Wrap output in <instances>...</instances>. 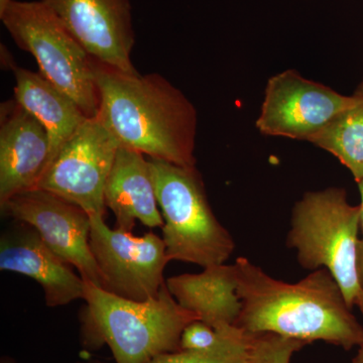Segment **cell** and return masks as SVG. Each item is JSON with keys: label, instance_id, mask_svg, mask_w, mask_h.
<instances>
[{"label": "cell", "instance_id": "cell-1", "mask_svg": "<svg viewBox=\"0 0 363 363\" xmlns=\"http://www.w3.org/2000/svg\"><path fill=\"white\" fill-rule=\"evenodd\" d=\"M236 326L250 335L276 334L306 343L314 341L350 350L363 342V327L326 269L295 284L272 278L245 257H238Z\"/></svg>", "mask_w": 363, "mask_h": 363}, {"label": "cell", "instance_id": "cell-2", "mask_svg": "<svg viewBox=\"0 0 363 363\" xmlns=\"http://www.w3.org/2000/svg\"><path fill=\"white\" fill-rule=\"evenodd\" d=\"M97 117L121 145L150 159L196 167L198 113L181 90L157 73L130 74L93 59Z\"/></svg>", "mask_w": 363, "mask_h": 363}, {"label": "cell", "instance_id": "cell-3", "mask_svg": "<svg viewBox=\"0 0 363 363\" xmlns=\"http://www.w3.org/2000/svg\"><path fill=\"white\" fill-rule=\"evenodd\" d=\"M83 335L92 348L107 344L116 363H149L181 350L184 329L198 318L182 307L166 283L155 297L131 301L85 281Z\"/></svg>", "mask_w": 363, "mask_h": 363}, {"label": "cell", "instance_id": "cell-4", "mask_svg": "<svg viewBox=\"0 0 363 363\" xmlns=\"http://www.w3.org/2000/svg\"><path fill=\"white\" fill-rule=\"evenodd\" d=\"M360 226L362 206L351 205L344 189L330 187L307 192L296 203L286 238L303 269L330 272L351 309L362 294L357 272Z\"/></svg>", "mask_w": 363, "mask_h": 363}, {"label": "cell", "instance_id": "cell-5", "mask_svg": "<svg viewBox=\"0 0 363 363\" xmlns=\"http://www.w3.org/2000/svg\"><path fill=\"white\" fill-rule=\"evenodd\" d=\"M149 162L169 262L203 267L225 264L235 243L212 211L199 171L160 160L150 159Z\"/></svg>", "mask_w": 363, "mask_h": 363}, {"label": "cell", "instance_id": "cell-6", "mask_svg": "<svg viewBox=\"0 0 363 363\" xmlns=\"http://www.w3.org/2000/svg\"><path fill=\"white\" fill-rule=\"evenodd\" d=\"M0 20L20 49L33 55L47 80L86 116H97L99 92L93 59L42 0L6 2L0 6Z\"/></svg>", "mask_w": 363, "mask_h": 363}, {"label": "cell", "instance_id": "cell-7", "mask_svg": "<svg viewBox=\"0 0 363 363\" xmlns=\"http://www.w3.org/2000/svg\"><path fill=\"white\" fill-rule=\"evenodd\" d=\"M121 143L97 116L89 117L61 147L38 187L85 210L105 215V187Z\"/></svg>", "mask_w": 363, "mask_h": 363}, {"label": "cell", "instance_id": "cell-8", "mask_svg": "<svg viewBox=\"0 0 363 363\" xmlns=\"http://www.w3.org/2000/svg\"><path fill=\"white\" fill-rule=\"evenodd\" d=\"M90 245L102 276L101 289L131 301L155 297L166 283L169 262L164 240L154 233L135 238L112 229L104 216H90Z\"/></svg>", "mask_w": 363, "mask_h": 363}, {"label": "cell", "instance_id": "cell-9", "mask_svg": "<svg viewBox=\"0 0 363 363\" xmlns=\"http://www.w3.org/2000/svg\"><path fill=\"white\" fill-rule=\"evenodd\" d=\"M358 101L354 95L346 96L297 71L286 70L267 81L255 125L262 135L310 142L334 117Z\"/></svg>", "mask_w": 363, "mask_h": 363}, {"label": "cell", "instance_id": "cell-10", "mask_svg": "<svg viewBox=\"0 0 363 363\" xmlns=\"http://www.w3.org/2000/svg\"><path fill=\"white\" fill-rule=\"evenodd\" d=\"M2 213L33 226L52 252L78 269L85 281H104L90 245V215L64 198L35 188L0 206Z\"/></svg>", "mask_w": 363, "mask_h": 363}, {"label": "cell", "instance_id": "cell-11", "mask_svg": "<svg viewBox=\"0 0 363 363\" xmlns=\"http://www.w3.org/2000/svg\"><path fill=\"white\" fill-rule=\"evenodd\" d=\"M91 58L125 73L135 44L130 0H42Z\"/></svg>", "mask_w": 363, "mask_h": 363}, {"label": "cell", "instance_id": "cell-12", "mask_svg": "<svg viewBox=\"0 0 363 363\" xmlns=\"http://www.w3.org/2000/svg\"><path fill=\"white\" fill-rule=\"evenodd\" d=\"M50 160L43 124L16 99L0 107V206L38 187Z\"/></svg>", "mask_w": 363, "mask_h": 363}, {"label": "cell", "instance_id": "cell-13", "mask_svg": "<svg viewBox=\"0 0 363 363\" xmlns=\"http://www.w3.org/2000/svg\"><path fill=\"white\" fill-rule=\"evenodd\" d=\"M16 222L0 240V269L37 281L48 307H63L84 300L85 281L75 274L74 267L52 252L33 226Z\"/></svg>", "mask_w": 363, "mask_h": 363}, {"label": "cell", "instance_id": "cell-14", "mask_svg": "<svg viewBox=\"0 0 363 363\" xmlns=\"http://www.w3.org/2000/svg\"><path fill=\"white\" fill-rule=\"evenodd\" d=\"M105 205L119 230L133 233L136 220L150 228L164 225L149 160L142 152L119 147L105 187Z\"/></svg>", "mask_w": 363, "mask_h": 363}, {"label": "cell", "instance_id": "cell-15", "mask_svg": "<svg viewBox=\"0 0 363 363\" xmlns=\"http://www.w3.org/2000/svg\"><path fill=\"white\" fill-rule=\"evenodd\" d=\"M166 285L177 302L200 321L217 330L238 324L241 302L235 264H214L199 274L171 277Z\"/></svg>", "mask_w": 363, "mask_h": 363}, {"label": "cell", "instance_id": "cell-16", "mask_svg": "<svg viewBox=\"0 0 363 363\" xmlns=\"http://www.w3.org/2000/svg\"><path fill=\"white\" fill-rule=\"evenodd\" d=\"M13 72L16 77L14 99L43 124L49 135V167L61 147L89 116L42 74L18 66Z\"/></svg>", "mask_w": 363, "mask_h": 363}, {"label": "cell", "instance_id": "cell-17", "mask_svg": "<svg viewBox=\"0 0 363 363\" xmlns=\"http://www.w3.org/2000/svg\"><path fill=\"white\" fill-rule=\"evenodd\" d=\"M358 98L357 104L334 117L309 142L337 157L357 184L363 181V98Z\"/></svg>", "mask_w": 363, "mask_h": 363}, {"label": "cell", "instance_id": "cell-18", "mask_svg": "<svg viewBox=\"0 0 363 363\" xmlns=\"http://www.w3.org/2000/svg\"><path fill=\"white\" fill-rule=\"evenodd\" d=\"M252 335L240 330L209 351L179 350L157 355L149 363H250Z\"/></svg>", "mask_w": 363, "mask_h": 363}, {"label": "cell", "instance_id": "cell-19", "mask_svg": "<svg viewBox=\"0 0 363 363\" xmlns=\"http://www.w3.org/2000/svg\"><path fill=\"white\" fill-rule=\"evenodd\" d=\"M307 344L276 334L252 335L250 363H291L294 353Z\"/></svg>", "mask_w": 363, "mask_h": 363}, {"label": "cell", "instance_id": "cell-20", "mask_svg": "<svg viewBox=\"0 0 363 363\" xmlns=\"http://www.w3.org/2000/svg\"><path fill=\"white\" fill-rule=\"evenodd\" d=\"M240 330L236 326L217 330L200 320H196L184 329L181 337V350L209 351L218 347Z\"/></svg>", "mask_w": 363, "mask_h": 363}, {"label": "cell", "instance_id": "cell-21", "mask_svg": "<svg viewBox=\"0 0 363 363\" xmlns=\"http://www.w3.org/2000/svg\"><path fill=\"white\" fill-rule=\"evenodd\" d=\"M358 188H359L360 196H362V226H360V231H362V238L358 240L357 250V272L358 283H359L360 290L363 296V181L358 183Z\"/></svg>", "mask_w": 363, "mask_h": 363}, {"label": "cell", "instance_id": "cell-22", "mask_svg": "<svg viewBox=\"0 0 363 363\" xmlns=\"http://www.w3.org/2000/svg\"><path fill=\"white\" fill-rule=\"evenodd\" d=\"M357 306H358L363 315V296H360L359 298H358ZM351 363H363V342L358 346L357 355L353 358Z\"/></svg>", "mask_w": 363, "mask_h": 363}, {"label": "cell", "instance_id": "cell-23", "mask_svg": "<svg viewBox=\"0 0 363 363\" xmlns=\"http://www.w3.org/2000/svg\"><path fill=\"white\" fill-rule=\"evenodd\" d=\"M354 96L363 98V79L360 84L357 86V90L354 92Z\"/></svg>", "mask_w": 363, "mask_h": 363}, {"label": "cell", "instance_id": "cell-24", "mask_svg": "<svg viewBox=\"0 0 363 363\" xmlns=\"http://www.w3.org/2000/svg\"><path fill=\"white\" fill-rule=\"evenodd\" d=\"M1 363H16L13 362V359H11V358H2Z\"/></svg>", "mask_w": 363, "mask_h": 363}, {"label": "cell", "instance_id": "cell-25", "mask_svg": "<svg viewBox=\"0 0 363 363\" xmlns=\"http://www.w3.org/2000/svg\"><path fill=\"white\" fill-rule=\"evenodd\" d=\"M16 1V0H0V6H4L6 2Z\"/></svg>", "mask_w": 363, "mask_h": 363}, {"label": "cell", "instance_id": "cell-26", "mask_svg": "<svg viewBox=\"0 0 363 363\" xmlns=\"http://www.w3.org/2000/svg\"><path fill=\"white\" fill-rule=\"evenodd\" d=\"M78 363H105L99 362V360H91V362H78Z\"/></svg>", "mask_w": 363, "mask_h": 363}]
</instances>
